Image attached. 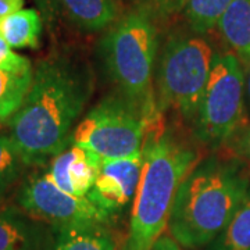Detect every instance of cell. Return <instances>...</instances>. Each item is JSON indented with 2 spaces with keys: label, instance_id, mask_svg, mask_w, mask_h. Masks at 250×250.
Returning <instances> with one entry per match:
<instances>
[{
  "label": "cell",
  "instance_id": "d4e9b609",
  "mask_svg": "<svg viewBox=\"0 0 250 250\" xmlns=\"http://www.w3.org/2000/svg\"><path fill=\"white\" fill-rule=\"evenodd\" d=\"M243 74H245V103L250 114V62H245Z\"/></svg>",
  "mask_w": 250,
  "mask_h": 250
},
{
  "label": "cell",
  "instance_id": "30bf717a",
  "mask_svg": "<svg viewBox=\"0 0 250 250\" xmlns=\"http://www.w3.org/2000/svg\"><path fill=\"white\" fill-rule=\"evenodd\" d=\"M103 159L88 149L70 145L50 161L46 171L62 190L74 196H88L102 168Z\"/></svg>",
  "mask_w": 250,
  "mask_h": 250
},
{
  "label": "cell",
  "instance_id": "5b68a950",
  "mask_svg": "<svg viewBox=\"0 0 250 250\" xmlns=\"http://www.w3.org/2000/svg\"><path fill=\"white\" fill-rule=\"evenodd\" d=\"M215 52L200 35L175 34L161 52L156 102L160 111H174L188 123L195 121Z\"/></svg>",
  "mask_w": 250,
  "mask_h": 250
},
{
  "label": "cell",
  "instance_id": "7402d4cb",
  "mask_svg": "<svg viewBox=\"0 0 250 250\" xmlns=\"http://www.w3.org/2000/svg\"><path fill=\"white\" fill-rule=\"evenodd\" d=\"M231 142L233 153L243 160L250 163V126L233 136Z\"/></svg>",
  "mask_w": 250,
  "mask_h": 250
},
{
  "label": "cell",
  "instance_id": "d6986e66",
  "mask_svg": "<svg viewBox=\"0 0 250 250\" xmlns=\"http://www.w3.org/2000/svg\"><path fill=\"white\" fill-rule=\"evenodd\" d=\"M28 164L13 142L10 134L0 131V193L13 187Z\"/></svg>",
  "mask_w": 250,
  "mask_h": 250
},
{
  "label": "cell",
  "instance_id": "7c38bea8",
  "mask_svg": "<svg viewBox=\"0 0 250 250\" xmlns=\"http://www.w3.org/2000/svg\"><path fill=\"white\" fill-rule=\"evenodd\" d=\"M220 34L243 64L250 62V0H232L218 22Z\"/></svg>",
  "mask_w": 250,
  "mask_h": 250
},
{
  "label": "cell",
  "instance_id": "ba28073f",
  "mask_svg": "<svg viewBox=\"0 0 250 250\" xmlns=\"http://www.w3.org/2000/svg\"><path fill=\"white\" fill-rule=\"evenodd\" d=\"M17 202L21 210L56 231L80 224H108L113 218L86 196H74L62 190L47 172L28 178L18 192Z\"/></svg>",
  "mask_w": 250,
  "mask_h": 250
},
{
  "label": "cell",
  "instance_id": "9a60e30c",
  "mask_svg": "<svg viewBox=\"0 0 250 250\" xmlns=\"http://www.w3.org/2000/svg\"><path fill=\"white\" fill-rule=\"evenodd\" d=\"M108 224H80L57 231L54 250H118Z\"/></svg>",
  "mask_w": 250,
  "mask_h": 250
},
{
  "label": "cell",
  "instance_id": "e0dca14e",
  "mask_svg": "<svg viewBox=\"0 0 250 250\" xmlns=\"http://www.w3.org/2000/svg\"><path fill=\"white\" fill-rule=\"evenodd\" d=\"M207 246L208 250H250V189L229 224Z\"/></svg>",
  "mask_w": 250,
  "mask_h": 250
},
{
  "label": "cell",
  "instance_id": "5bb4252c",
  "mask_svg": "<svg viewBox=\"0 0 250 250\" xmlns=\"http://www.w3.org/2000/svg\"><path fill=\"white\" fill-rule=\"evenodd\" d=\"M42 18L34 9H21L0 18V38L13 49H36L41 43Z\"/></svg>",
  "mask_w": 250,
  "mask_h": 250
},
{
  "label": "cell",
  "instance_id": "7a4b0ae2",
  "mask_svg": "<svg viewBox=\"0 0 250 250\" xmlns=\"http://www.w3.org/2000/svg\"><path fill=\"white\" fill-rule=\"evenodd\" d=\"M250 178L241 163L208 156L181 182L171 208V238L188 249L207 246L223 232L248 196Z\"/></svg>",
  "mask_w": 250,
  "mask_h": 250
},
{
  "label": "cell",
  "instance_id": "4fadbf2b",
  "mask_svg": "<svg viewBox=\"0 0 250 250\" xmlns=\"http://www.w3.org/2000/svg\"><path fill=\"white\" fill-rule=\"evenodd\" d=\"M77 27L100 31L114 24L118 17V0H57Z\"/></svg>",
  "mask_w": 250,
  "mask_h": 250
},
{
  "label": "cell",
  "instance_id": "2e32d148",
  "mask_svg": "<svg viewBox=\"0 0 250 250\" xmlns=\"http://www.w3.org/2000/svg\"><path fill=\"white\" fill-rule=\"evenodd\" d=\"M34 78V70H1L0 68V121H9L27 98Z\"/></svg>",
  "mask_w": 250,
  "mask_h": 250
},
{
  "label": "cell",
  "instance_id": "44dd1931",
  "mask_svg": "<svg viewBox=\"0 0 250 250\" xmlns=\"http://www.w3.org/2000/svg\"><path fill=\"white\" fill-rule=\"evenodd\" d=\"M142 9L149 11L152 16L168 17L185 9L187 0H139Z\"/></svg>",
  "mask_w": 250,
  "mask_h": 250
},
{
  "label": "cell",
  "instance_id": "8fae6325",
  "mask_svg": "<svg viewBox=\"0 0 250 250\" xmlns=\"http://www.w3.org/2000/svg\"><path fill=\"white\" fill-rule=\"evenodd\" d=\"M57 231L24 210L0 208V250H54Z\"/></svg>",
  "mask_w": 250,
  "mask_h": 250
},
{
  "label": "cell",
  "instance_id": "6da1fadb",
  "mask_svg": "<svg viewBox=\"0 0 250 250\" xmlns=\"http://www.w3.org/2000/svg\"><path fill=\"white\" fill-rule=\"evenodd\" d=\"M95 78L83 64L62 57L38 62L27 98L10 118L9 134L29 166H43L71 145L93 93Z\"/></svg>",
  "mask_w": 250,
  "mask_h": 250
},
{
  "label": "cell",
  "instance_id": "3957f363",
  "mask_svg": "<svg viewBox=\"0 0 250 250\" xmlns=\"http://www.w3.org/2000/svg\"><path fill=\"white\" fill-rule=\"evenodd\" d=\"M197 161L196 152L168 131L146 139L124 250H150L163 236L179 185Z\"/></svg>",
  "mask_w": 250,
  "mask_h": 250
},
{
  "label": "cell",
  "instance_id": "484cf974",
  "mask_svg": "<svg viewBox=\"0 0 250 250\" xmlns=\"http://www.w3.org/2000/svg\"><path fill=\"white\" fill-rule=\"evenodd\" d=\"M39 3H41V6L43 7V9H47L50 10L53 7L54 1H57V0H38Z\"/></svg>",
  "mask_w": 250,
  "mask_h": 250
},
{
  "label": "cell",
  "instance_id": "277c9868",
  "mask_svg": "<svg viewBox=\"0 0 250 250\" xmlns=\"http://www.w3.org/2000/svg\"><path fill=\"white\" fill-rule=\"evenodd\" d=\"M157 49V28L145 9L117 20L100 43L103 67L116 93L152 117L160 113L154 90Z\"/></svg>",
  "mask_w": 250,
  "mask_h": 250
},
{
  "label": "cell",
  "instance_id": "52a82bcc",
  "mask_svg": "<svg viewBox=\"0 0 250 250\" xmlns=\"http://www.w3.org/2000/svg\"><path fill=\"white\" fill-rule=\"evenodd\" d=\"M246 111L245 74L236 56L215 53L202 102L193 121L196 138L211 147L229 142Z\"/></svg>",
  "mask_w": 250,
  "mask_h": 250
},
{
  "label": "cell",
  "instance_id": "ffe728a7",
  "mask_svg": "<svg viewBox=\"0 0 250 250\" xmlns=\"http://www.w3.org/2000/svg\"><path fill=\"white\" fill-rule=\"evenodd\" d=\"M0 68L17 71V70L32 68V64L29 62V59L16 53L13 47H10L9 43L3 38H0Z\"/></svg>",
  "mask_w": 250,
  "mask_h": 250
},
{
  "label": "cell",
  "instance_id": "9c48e42d",
  "mask_svg": "<svg viewBox=\"0 0 250 250\" xmlns=\"http://www.w3.org/2000/svg\"><path fill=\"white\" fill-rule=\"evenodd\" d=\"M143 167V150L124 159L103 160L88 199L100 210L114 217L132 202Z\"/></svg>",
  "mask_w": 250,
  "mask_h": 250
},
{
  "label": "cell",
  "instance_id": "8992f818",
  "mask_svg": "<svg viewBox=\"0 0 250 250\" xmlns=\"http://www.w3.org/2000/svg\"><path fill=\"white\" fill-rule=\"evenodd\" d=\"M156 120L157 117L149 116L114 92L81 118L72 132L71 145L96 153L103 160L129 157L142 152L147 128Z\"/></svg>",
  "mask_w": 250,
  "mask_h": 250
},
{
  "label": "cell",
  "instance_id": "cb8c5ba5",
  "mask_svg": "<svg viewBox=\"0 0 250 250\" xmlns=\"http://www.w3.org/2000/svg\"><path fill=\"white\" fill-rule=\"evenodd\" d=\"M150 250H181V246L171 236L163 235L156 241Z\"/></svg>",
  "mask_w": 250,
  "mask_h": 250
},
{
  "label": "cell",
  "instance_id": "ac0fdd59",
  "mask_svg": "<svg viewBox=\"0 0 250 250\" xmlns=\"http://www.w3.org/2000/svg\"><path fill=\"white\" fill-rule=\"evenodd\" d=\"M232 0H187L185 17L189 25L199 34L218 25Z\"/></svg>",
  "mask_w": 250,
  "mask_h": 250
},
{
  "label": "cell",
  "instance_id": "603a6c76",
  "mask_svg": "<svg viewBox=\"0 0 250 250\" xmlns=\"http://www.w3.org/2000/svg\"><path fill=\"white\" fill-rule=\"evenodd\" d=\"M24 1L25 0H0V18L7 17L22 9Z\"/></svg>",
  "mask_w": 250,
  "mask_h": 250
}]
</instances>
